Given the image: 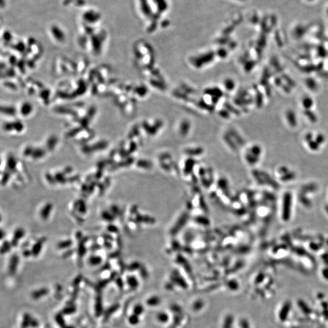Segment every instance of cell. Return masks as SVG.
Masks as SVG:
<instances>
[{
    "mask_svg": "<svg viewBox=\"0 0 328 328\" xmlns=\"http://www.w3.org/2000/svg\"><path fill=\"white\" fill-rule=\"evenodd\" d=\"M51 32L53 37L56 40L60 42H63L64 41L66 38L65 34L63 32V30L61 29V28L59 26L56 25L52 26Z\"/></svg>",
    "mask_w": 328,
    "mask_h": 328,
    "instance_id": "obj_2",
    "label": "cell"
},
{
    "mask_svg": "<svg viewBox=\"0 0 328 328\" xmlns=\"http://www.w3.org/2000/svg\"><path fill=\"white\" fill-rule=\"evenodd\" d=\"M96 185V183H95L94 182H92L89 185H88V192L89 193H92L91 191H92L94 189H95V187Z\"/></svg>",
    "mask_w": 328,
    "mask_h": 328,
    "instance_id": "obj_20",
    "label": "cell"
},
{
    "mask_svg": "<svg viewBox=\"0 0 328 328\" xmlns=\"http://www.w3.org/2000/svg\"><path fill=\"white\" fill-rule=\"evenodd\" d=\"M46 241V238L43 237V238H41L40 240H38L34 244V245L32 246V249H31L32 256L35 257H37V256H38V255L40 253L42 250L43 245L45 244Z\"/></svg>",
    "mask_w": 328,
    "mask_h": 328,
    "instance_id": "obj_4",
    "label": "cell"
},
{
    "mask_svg": "<svg viewBox=\"0 0 328 328\" xmlns=\"http://www.w3.org/2000/svg\"><path fill=\"white\" fill-rule=\"evenodd\" d=\"M114 216H115L116 215H118L119 213V208L117 207V206H115V205H113L111 206V211H110Z\"/></svg>",
    "mask_w": 328,
    "mask_h": 328,
    "instance_id": "obj_19",
    "label": "cell"
},
{
    "mask_svg": "<svg viewBox=\"0 0 328 328\" xmlns=\"http://www.w3.org/2000/svg\"><path fill=\"white\" fill-rule=\"evenodd\" d=\"M53 209V205L51 203L46 204L41 209L40 212V216L42 219L47 220L51 214L52 210Z\"/></svg>",
    "mask_w": 328,
    "mask_h": 328,
    "instance_id": "obj_5",
    "label": "cell"
},
{
    "mask_svg": "<svg viewBox=\"0 0 328 328\" xmlns=\"http://www.w3.org/2000/svg\"><path fill=\"white\" fill-rule=\"evenodd\" d=\"M11 247L12 246V244H11V242H9L7 241H5L1 245V253L2 255L4 254V253H6L7 252H8L9 251H10L11 249Z\"/></svg>",
    "mask_w": 328,
    "mask_h": 328,
    "instance_id": "obj_14",
    "label": "cell"
},
{
    "mask_svg": "<svg viewBox=\"0 0 328 328\" xmlns=\"http://www.w3.org/2000/svg\"><path fill=\"white\" fill-rule=\"evenodd\" d=\"M10 175H11V172L10 171L5 172L3 174V175L2 176V178H1V184H2V185H6L7 183V182L9 181V177H10Z\"/></svg>",
    "mask_w": 328,
    "mask_h": 328,
    "instance_id": "obj_16",
    "label": "cell"
},
{
    "mask_svg": "<svg viewBox=\"0 0 328 328\" xmlns=\"http://www.w3.org/2000/svg\"><path fill=\"white\" fill-rule=\"evenodd\" d=\"M104 246L107 249H111L112 247V245L111 242H110V241H108V240H105Z\"/></svg>",
    "mask_w": 328,
    "mask_h": 328,
    "instance_id": "obj_23",
    "label": "cell"
},
{
    "mask_svg": "<svg viewBox=\"0 0 328 328\" xmlns=\"http://www.w3.org/2000/svg\"><path fill=\"white\" fill-rule=\"evenodd\" d=\"M77 210L82 215H85L87 212V207L85 201L82 199L77 201Z\"/></svg>",
    "mask_w": 328,
    "mask_h": 328,
    "instance_id": "obj_8",
    "label": "cell"
},
{
    "mask_svg": "<svg viewBox=\"0 0 328 328\" xmlns=\"http://www.w3.org/2000/svg\"><path fill=\"white\" fill-rule=\"evenodd\" d=\"M307 1H313V0H307Z\"/></svg>",
    "mask_w": 328,
    "mask_h": 328,
    "instance_id": "obj_28",
    "label": "cell"
},
{
    "mask_svg": "<svg viewBox=\"0 0 328 328\" xmlns=\"http://www.w3.org/2000/svg\"><path fill=\"white\" fill-rule=\"evenodd\" d=\"M102 175H103V171H102V170H101V169H99L98 171H97V173H96V175H94V177H95V178H96V179L99 180V179H100L101 178Z\"/></svg>",
    "mask_w": 328,
    "mask_h": 328,
    "instance_id": "obj_21",
    "label": "cell"
},
{
    "mask_svg": "<svg viewBox=\"0 0 328 328\" xmlns=\"http://www.w3.org/2000/svg\"><path fill=\"white\" fill-rule=\"evenodd\" d=\"M73 241L71 240H64L59 242L57 244V248L59 249H65L69 248L73 245Z\"/></svg>",
    "mask_w": 328,
    "mask_h": 328,
    "instance_id": "obj_10",
    "label": "cell"
},
{
    "mask_svg": "<svg viewBox=\"0 0 328 328\" xmlns=\"http://www.w3.org/2000/svg\"><path fill=\"white\" fill-rule=\"evenodd\" d=\"M23 255L25 257H29L31 255H32L31 250H24L23 252Z\"/></svg>",
    "mask_w": 328,
    "mask_h": 328,
    "instance_id": "obj_22",
    "label": "cell"
},
{
    "mask_svg": "<svg viewBox=\"0 0 328 328\" xmlns=\"http://www.w3.org/2000/svg\"><path fill=\"white\" fill-rule=\"evenodd\" d=\"M72 171H73V168L71 167H66V168H64L63 173H64V175L69 174V173H71L72 172Z\"/></svg>",
    "mask_w": 328,
    "mask_h": 328,
    "instance_id": "obj_24",
    "label": "cell"
},
{
    "mask_svg": "<svg viewBox=\"0 0 328 328\" xmlns=\"http://www.w3.org/2000/svg\"><path fill=\"white\" fill-rule=\"evenodd\" d=\"M87 238H83L81 240H80V242L78 244V253L80 257H83L85 253L87 252V249L85 247V242H87Z\"/></svg>",
    "mask_w": 328,
    "mask_h": 328,
    "instance_id": "obj_7",
    "label": "cell"
},
{
    "mask_svg": "<svg viewBox=\"0 0 328 328\" xmlns=\"http://www.w3.org/2000/svg\"><path fill=\"white\" fill-rule=\"evenodd\" d=\"M46 178L48 182L51 184H54L56 182L54 176H52L50 173H47L46 175Z\"/></svg>",
    "mask_w": 328,
    "mask_h": 328,
    "instance_id": "obj_18",
    "label": "cell"
},
{
    "mask_svg": "<svg viewBox=\"0 0 328 328\" xmlns=\"http://www.w3.org/2000/svg\"><path fill=\"white\" fill-rule=\"evenodd\" d=\"M16 161L15 159L13 157H9L7 162V167L9 171H13L16 169Z\"/></svg>",
    "mask_w": 328,
    "mask_h": 328,
    "instance_id": "obj_13",
    "label": "cell"
},
{
    "mask_svg": "<svg viewBox=\"0 0 328 328\" xmlns=\"http://www.w3.org/2000/svg\"><path fill=\"white\" fill-rule=\"evenodd\" d=\"M327 13H328V11H327Z\"/></svg>",
    "mask_w": 328,
    "mask_h": 328,
    "instance_id": "obj_29",
    "label": "cell"
},
{
    "mask_svg": "<svg viewBox=\"0 0 328 328\" xmlns=\"http://www.w3.org/2000/svg\"><path fill=\"white\" fill-rule=\"evenodd\" d=\"M19 262V258L17 255H13L11 258L9 262V270L11 273H14L16 271L17 266Z\"/></svg>",
    "mask_w": 328,
    "mask_h": 328,
    "instance_id": "obj_6",
    "label": "cell"
},
{
    "mask_svg": "<svg viewBox=\"0 0 328 328\" xmlns=\"http://www.w3.org/2000/svg\"><path fill=\"white\" fill-rule=\"evenodd\" d=\"M98 187H99V191L101 193H103L105 191V185H104V184H98Z\"/></svg>",
    "mask_w": 328,
    "mask_h": 328,
    "instance_id": "obj_25",
    "label": "cell"
},
{
    "mask_svg": "<svg viewBox=\"0 0 328 328\" xmlns=\"http://www.w3.org/2000/svg\"><path fill=\"white\" fill-rule=\"evenodd\" d=\"M102 258L97 255H92L89 258V263L91 265H98L101 264Z\"/></svg>",
    "mask_w": 328,
    "mask_h": 328,
    "instance_id": "obj_12",
    "label": "cell"
},
{
    "mask_svg": "<svg viewBox=\"0 0 328 328\" xmlns=\"http://www.w3.org/2000/svg\"><path fill=\"white\" fill-rule=\"evenodd\" d=\"M54 178L55 179V181L58 183H60L61 184H64L68 181V179L65 177V175L64 173H57L54 175Z\"/></svg>",
    "mask_w": 328,
    "mask_h": 328,
    "instance_id": "obj_11",
    "label": "cell"
},
{
    "mask_svg": "<svg viewBox=\"0 0 328 328\" xmlns=\"http://www.w3.org/2000/svg\"><path fill=\"white\" fill-rule=\"evenodd\" d=\"M83 20L88 25L98 23L101 19V14L94 10H88L83 14Z\"/></svg>",
    "mask_w": 328,
    "mask_h": 328,
    "instance_id": "obj_1",
    "label": "cell"
},
{
    "mask_svg": "<svg viewBox=\"0 0 328 328\" xmlns=\"http://www.w3.org/2000/svg\"><path fill=\"white\" fill-rule=\"evenodd\" d=\"M101 218L104 221H106V222H110V223L113 222L115 219V216L111 212H108L106 210L103 211L101 212Z\"/></svg>",
    "mask_w": 328,
    "mask_h": 328,
    "instance_id": "obj_9",
    "label": "cell"
},
{
    "mask_svg": "<svg viewBox=\"0 0 328 328\" xmlns=\"http://www.w3.org/2000/svg\"><path fill=\"white\" fill-rule=\"evenodd\" d=\"M76 238L78 240H81L82 239V238H83V237H82V233L81 232H80V231H78V232H77L76 233Z\"/></svg>",
    "mask_w": 328,
    "mask_h": 328,
    "instance_id": "obj_27",
    "label": "cell"
},
{
    "mask_svg": "<svg viewBox=\"0 0 328 328\" xmlns=\"http://www.w3.org/2000/svg\"><path fill=\"white\" fill-rule=\"evenodd\" d=\"M74 253V250H68L66 252H65V253H64V257H68L69 256H71L73 253Z\"/></svg>",
    "mask_w": 328,
    "mask_h": 328,
    "instance_id": "obj_26",
    "label": "cell"
},
{
    "mask_svg": "<svg viewBox=\"0 0 328 328\" xmlns=\"http://www.w3.org/2000/svg\"><path fill=\"white\" fill-rule=\"evenodd\" d=\"M25 235V232L22 228H16L13 233V237L11 241V244L12 247H16L18 244L19 240L22 239Z\"/></svg>",
    "mask_w": 328,
    "mask_h": 328,
    "instance_id": "obj_3",
    "label": "cell"
},
{
    "mask_svg": "<svg viewBox=\"0 0 328 328\" xmlns=\"http://www.w3.org/2000/svg\"><path fill=\"white\" fill-rule=\"evenodd\" d=\"M45 156V152L41 149L34 150L31 156L34 159H38L43 157Z\"/></svg>",
    "mask_w": 328,
    "mask_h": 328,
    "instance_id": "obj_15",
    "label": "cell"
},
{
    "mask_svg": "<svg viewBox=\"0 0 328 328\" xmlns=\"http://www.w3.org/2000/svg\"><path fill=\"white\" fill-rule=\"evenodd\" d=\"M106 229L107 230L110 232V233H117L118 232H119V229L118 228L116 227L115 226H114L112 224H109L107 227H106Z\"/></svg>",
    "mask_w": 328,
    "mask_h": 328,
    "instance_id": "obj_17",
    "label": "cell"
}]
</instances>
